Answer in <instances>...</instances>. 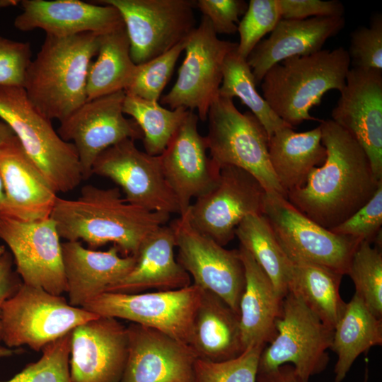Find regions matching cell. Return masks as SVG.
I'll use <instances>...</instances> for the list:
<instances>
[{"mask_svg":"<svg viewBox=\"0 0 382 382\" xmlns=\"http://www.w3.org/2000/svg\"><path fill=\"white\" fill-rule=\"evenodd\" d=\"M382 183L374 196L349 219L331 228L332 232L381 246Z\"/></svg>","mask_w":382,"mask_h":382,"instance_id":"42","label":"cell"},{"mask_svg":"<svg viewBox=\"0 0 382 382\" xmlns=\"http://www.w3.org/2000/svg\"><path fill=\"white\" fill-rule=\"evenodd\" d=\"M256 85L246 59L241 57L236 49L231 51L224 61L219 95L230 99L238 98L264 127L270 139L277 129L291 126L274 113L257 92Z\"/></svg>","mask_w":382,"mask_h":382,"instance_id":"34","label":"cell"},{"mask_svg":"<svg viewBox=\"0 0 382 382\" xmlns=\"http://www.w3.org/2000/svg\"><path fill=\"white\" fill-rule=\"evenodd\" d=\"M345 26L342 17L280 19L270 36L261 40L246 60L256 84L274 64L290 57L306 56L323 50L325 42Z\"/></svg>","mask_w":382,"mask_h":382,"instance_id":"24","label":"cell"},{"mask_svg":"<svg viewBox=\"0 0 382 382\" xmlns=\"http://www.w3.org/2000/svg\"><path fill=\"white\" fill-rule=\"evenodd\" d=\"M350 66L342 47L286 59L265 74L260 83L262 98L293 128L305 120H320L310 110L328 91L342 90Z\"/></svg>","mask_w":382,"mask_h":382,"instance_id":"4","label":"cell"},{"mask_svg":"<svg viewBox=\"0 0 382 382\" xmlns=\"http://www.w3.org/2000/svg\"><path fill=\"white\" fill-rule=\"evenodd\" d=\"M12 129L2 120H0V144L6 142L14 136Z\"/></svg>","mask_w":382,"mask_h":382,"instance_id":"48","label":"cell"},{"mask_svg":"<svg viewBox=\"0 0 382 382\" xmlns=\"http://www.w3.org/2000/svg\"><path fill=\"white\" fill-rule=\"evenodd\" d=\"M256 382H303L292 365L286 364L276 369L257 372Z\"/></svg>","mask_w":382,"mask_h":382,"instance_id":"47","label":"cell"},{"mask_svg":"<svg viewBox=\"0 0 382 382\" xmlns=\"http://www.w3.org/2000/svg\"><path fill=\"white\" fill-rule=\"evenodd\" d=\"M98 34L83 33L57 37L46 35L27 69L23 89L33 105L59 122L86 100L88 71L96 56Z\"/></svg>","mask_w":382,"mask_h":382,"instance_id":"3","label":"cell"},{"mask_svg":"<svg viewBox=\"0 0 382 382\" xmlns=\"http://www.w3.org/2000/svg\"><path fill=\"white\" fill-rule=\"evenodd\" d=\"M0 239L10 249L23 284L54 295L66 291L60 236L50 217L23 221L0 215Z\"/></svg>","mask_w":382,"mask_h":382,"instance_id":"16","label":"cell"},{"mask_svg":"<svg viewBox=\"0 0 382 382\" xmlns=\"http://www.w3.org/2000/svg\"><path fill=\"white\" fill-rule=\"evenodd\" d=\"M14 27L22 32L41 29L46 35L64 37L83 33L98 35L123 25L118 10L110 5L79 0H23Z\"/></svg>","mask_w":382,"mask_h":382,"instance_id":"23","label":"cell"},{"mask_svg":"<svg viewBox=\"0 0 382 382\" xmlns=\"http://www.w3.org/2000/svg\"><path fill=\"white\" fill-rule=\"evenodd\" d=\"M125 92L117 91L86 101L62 120L57 133L74 144L81 168L83 180L91 175L97 157L106 149L127 139H143V133L132 118L125 116Z\"/></svg>","mask_w":382,"mask_h":382,"instance_id":"17","label":"cell"},{"mask_svg":"<svg viewBox=\"0 0 382 382\" xmlns=\"http://www.w3.org/2000/svg\"><path fill=\"white\" fill-rule=\"evenodd\" d=\"M326 157L306 184L286 199L306 217L330 230L362 207L382 180L375 178L369 157L355 138L331 119L320 120Z\"/></svg>","mask_w":382,"mask_h":382,"instance_id":"1","label":"cell"},{"mask_svg":"<svg viewBox=\"0 0 382 382\" xmlns=\"http://www.w3.org/2000/svg\"><path fill=\"white\" fill-rule=\"evenodd\" d=\"M333 108L332 120L349 132L369 158L373 173L382 180V71L349 69Z\"/></svg>","mask_w":382,"mask_h":382,"instance_id":"18","label":"cell"},{"mask_svg":"<svg viewBox=\"0 0 382 382\" xmlns=\"http://www.w3.org/2000/svg\"><path fill=\"white\" fill-rule=\"evenodd\" d=\"M98 317L71 306L62 295L22 283L2 306V341L8 348L26 345L36 352Z\"/></svg>","mask_w":382,"mask_h":382,"instance_id":"7","label":"cell"},{"mask_svg":"<svg viewBox=\"0 0 382 382\" xmlns=\"http://www.w3.org/2000/svg\"><path fill=\"white\" fill-rule=\"evenodd\" d=\"M137 66L131 58L125 25L100 35L96 59L88 71L87 100L125 91L134 79Z\"/></svg>","mask_w":382,"mask_h":382,"instance_id":"31","label":"cell"},{"mask_svg":"<svg viewBox=\"0 0 382 382\" xmlns=\"http://www.w3.org/2000/svg\"><path fill=\"white\" fill-rule=\"evenodd\" d=\"M120 12L136 65L168 52L196 28L194 0H98Z\"/></svg>","mask_w":382,"mask_h":382,"instance_id":"11","label":"cell"},{"mask_svg":"<svg viewBox=\"0 0 382 382\" xmlns=\"http://www.w3.org/2000/svg\"><path fill=\"white\" fill-rule=\"evenodd\" d=\"M347 274L355 294L378 318H382V253L378 246L361 241L355 249Z\"/></svg>","mask_w":382,"mask_h":382,"instance_id":"36","label":"cell"},{"mask_svg":"<svg viewBox=\"0 0 382 382\" xmlns=\"http://www.w3.org/2000/svg\"><path fill=\"white\" fill-rule=\"evenodd\" d=\"M280 19L277 0H250L238 25L240 41L237 53L247 59L261 39L274 29Z\"/></svg>","mask_w":382,"mask_h":382,"instance_id":"40","label":"cell"},{"mask_svg":"<svg viewBox=\"0 0 382 382\" xmlns=\"http://www.w3.org/2000/svg\"><path fill=\"white\" fill-rule=\"evenodd\" d=\"M382 344V318L354 293L333 329L330 349L337 354L334 382H342L357 358Z\"/></svg>","mask_w":382,"mask_h":382,"instance_id":"30","label":"cell"},{"mask_svg":"<svg viewBox=\"0 0 382 382\" xmlns=\"http://www.w3.org/2000/svg\"><path fill=\"white\" fill-rule=\"evenodd\" d=\"M237 42L220 40L204 16L188 36L185 57L177 80L161 103L171 110L178 108L197 112L207 120L211 104L219 95L226 56L236 49Z\"/></svg>","mask_w":382,"mask_h":382,"instance_id":"12","label":"cell"},{"mask_svg":"<svg viewBox=\"0 0 382 382\" xmlns=\"http://www.w3.org/2000/svg\"><path fill=\"white\" fill-rule=\"evenodd\" d=\"M50 218L66 241L81 240L91 248L111 243L122 256H135L142 242L166 224L170 214L127 202L119 187L86 185L76 199L58 197Z\"/></svg>","mask_w":382,"mask_h":382,"instance_id":"2","label":"cell"},{"mask_svg":"<svg viewBox=\"0 0 382 382\" xmlns=\"http://www.w3.org/2000/svg\"><path fill=\"white\" fill-rule=\"evenodd\" d=\"M0 119L57 193L70 192L81 183V168L74 144L60 137L23 87L0 86Z\"/></svg>","mask_w":382,"mask_h":382,"instance_id":"5","label":"cell"},{"mask_svg":"<svg viewBox=\"0 0 382 382\" xmlns=\"http://www.w3.org/2000/svg\"><path fill=\"white\" fill-rule=\"evenodd\" d=\"M21 1L15 0H0V8H6L11 6H16L20 4Z\"/></svg>","mask_w":382,"mask_h":382,"instance_id":"50","label":"cell"},{"mask_svg":"<svg viewBox=\"0 0 382 382\" xmlns=\"http://www.w3.org/2000/svg\"><path fill=\"white\" fill-rule=\"evenodd\" d=\"M198 116L192 110L159 155L162 170L175 194L183 215L197 198L216 184L220 169L207 154L205 137L197 128Z\"/></svg>","mask_w":382,"mask_h":382,"instance_id":"20","label":"cell"},{"mask_svg":"<svg viewBox=\"0 0 382 382\" xmlns=\"http://www.w3.org/2000/svg\"><path fill=\"white\" fill-rule=\"evenodd\" d=\"M248 4L243 0H198L197 7L218 34H234L238 31L239 17L245 14Z\"/></svg>","mask_w":382,"mask_h":382,"instance_id":"44","label":"cell"},{"mask_svg":"<svg viewBox=\"0 0 382 382\" xmlns=\"http://www.w3.org/2000/svg\"><path fill=\"white\" fill-rule=\"evenodd\" d=\"M71 332L47 345L41 357L8 381L0 382H72L69 359Z\"/></svg>","mask_w":382,"mask_h":382,"instance_id":"38","label":"cell"},{"mask_svg":"<svg viewBox=\"0 0 382 382\" xmlns=\"http://www.w3.org/2000/svg\"><path fill=\"white\" fill-rule=\"evenodd\" d=\"M207 120L205 141L209 158L216 167L241 168L255 177L265 192L286 198L270 163L267 134L251 112H241L233 99L218 95Z\"/></svg>","mask_w":382,"mask_h":382,"instance_id":"6","label":"cell"},{"mask_svg":"<svg viewBox=\"0 0 382 382\" xmlns=\"http://www.w3.org/2000/svg\"><path fill=\"white\" fill-rule=\"evenodd\" d=\"M92 174L108 178L123 190L127 202L149 212L180 214L177 198L164 176L159 156L139 150L134 141L122 140L96 159Z\"/></svg>","mask_w":382,"mask_h":382,"instance_id":"15","label":"cell"},{"mask_svg":"<svg viewBox=\"0 0 382 382\" xmlns=\"http://www.w3.org/2000/svg\"><path fill=\"white\" fill-rule=\"evenodd\" d=\"M347 51L351 68L382 71V15H372L369 27L361 26L350 35Z\"/></svg>","mask_w":382,"mask_h":382,"instance_id":"41","label":"cell"},{"mask_svg":"<svg viewBox=\"0 0 382 382\" xmlns=\"http://www.w3.org/2000/svg\"><path fill=\"white\" fill-rule=\"evenodd\" d=\"M342 274L312 263H292L288 292L301 300L324 324L334 329L346 303L340 294Z\"/></svg>","mask_w":382,"mask_h":382,"instance_id":"32","label":"cell"},{"mask_svg":"<svg viewBox=\"0 0 382 382\" xmlns=\"http://www.w3.org/2000/svg\"><path fill=\"white\" fill-rule=\"evenodd\" d=\"M127 354V327L98 316L71 331L72 382H120Z\"/></svg>","mask_w":382,"mask_h":382,"instance_id":"21","label":"cell"},{"mask_svg":"<svg viewBox=\"0 0 382 382\" xmlns=\"http://www.w3.org/2000/svg\"><path fill=\"white\" fill-rule=\"evenodd\" d=\"M235 236L272 282L283 298L288 293L292 262L289 260L262 214L246 216L238 224Z\"/></svg>","mask_w":382,"mask_h":382,"instance_id":"33","label":"cell"},{"mask_svg":"<svg viewBox=\"0 0 382 382\" xmlns=\"http://www.w3.org/2000/svg\"><path fill=\"white\" fill-rule=\"evenodd\" d=\"M264 347L248 348L238 357L223 361L197 358L192 382H256L260 356Z\"/></svg>","mask_w":382,"mask_h":382,"instance_id":"39","label":"cell"},{"mask_svg":"<svg viewBox=\"0 0 382 382\" xmlns=\"http://www.w3.org/2000/svg\"><path fill=\"white\" fill-rule=\"evenodd\" d=\"M198 359L223 361L243 352L240 316L216 294L202 289L190 342Z\"/></svg>","mask_w":382,"mask_h":382,"instance_id":"28","label":"cell"},{"mask_svg":"<svg viewBox=\"0 0 382 382\" xmlns=\"http://www.w3.org/2000/svg\"><path fill=\"white\" fill-rule=\"evenodd\" d=\"M5 200L0 215L23 221L50 217L57 192L14 135L0 144Z\"/></svg>","mask_w":382,"mask_h":382,"instance_id":"22","label":"cell"},{"mask_svg":"<svg viewBox=\"0 0 382 382\" xmlns=\"http://www.w3.org/2000/svg\"><path fill=\"white\" fill-rule=\"evenodd\" d=\"M262 215L292 263L316 264L347 274L361 240L322 227L275 192H265Z\"/></svg>","mask_w":382,"mask_h":382,"instance_id":"9","label":"cell"},{"mask_svg":"<svg viewBox=\"0 0 382 382\" xmlns=\"http://www.w3.org/2000/svg\"><path fill=\"white\" fill-rule=\"evenodd\" d=\"M368 380H369V368H368V366L366 365V369H365V374H364V378L363 382H368Z\"/></svg>","mask_w":382,"mask_h":382,"instance_id":"52","label":"cell"},{"mask_svg":"<svg viewBox=\"0 0 382 382\" xmlns=\"http://www.w3.org/2000/svg\"><path fill=\"white\" fill-rule=\"evenodd\" d=\"M69 303L83 307L122 279L134 267L135 256H122L113 245L100 251L84 248L80 241L62 243Z\"/></svg>","mask_w":382,"mask_h":382,"instance_id":"25","label":"cell"},{"mask_svg":"<svg viewBox=\"0 0 382 382\" xmlns=\"http://www.w3.org/2000/svg\"><path fill=\"white\" fill-rule=\"evenodd\" d=\"M127 354L120 382H192V348L156 329L131 323Z\"/></svg>","mask_w":382,"mask_h":382,"instance_id":"19","label":"cell"},{"mask_svg":"<svg viewBox=\"0 0 382 382\" xmlns=\"http://www.w3.org/2000/svg\"><path fill=\"white\" fill-rule=\"evenodd\" d=\"M13 259L6 249L0 253V342L2 341V306L19 289L23 283L16 270L13 269Z\"/></svg>","mask_w":382,"mask_h":382,"instance_id":"46","label":"cell"},{"mask_svg":"<svg viewBox=\"0 0 382 382\" xmlns=\"http://www.w3.org/2000/svg\"><path fill=\"white\" fill-rule=\"evenodd\" d=\"M31 56L30 42L0 35V86L23 87Z\"/></svg>","mask_w":382,"mask_h":382,"instance_id":"43","label":"cell"},{"mask_svg":"<svg viewBox=\"0 0 382 382\" xmlns=\"http://www.w3.org/2000/svg\"><path fill=\"white\" fill-rule=\"evenodd\" d=\"M188 37L172 49L148 62L139 64L126 94L146 100L158 102L170 80Z\"/></svg>","mask_w":382,"mask_h":382,"instance_id":"37","label":"cell"},{"mask_svg":"<svg viewBox=\"0 0 382 382\" xmlns=\"http://www.w3.org/2000/svg\"><path fill=\"white\" fill-rule=\"evenodd\" d=\"M275 330L274 337L262 350L258 372L289 364L303 382H308L326 368L333 329L290 292L283 299Z\"/></svg>","mask_w":382,"mask_h":382,"instance_id":"8","label":"cell"},{"mask_svg":"<svg viewBox=\"0 0 382 382\" xmlns=\"http://www.w3.org/2000/svg\"><path fill=\"white\" fill-rule=\"evenodd\" d=\"M22 350L23 349L21 348L12 349L0 345V358L11 357L14 354H21Z\"/></svg>","mask_w":382,"mask_h":382,"instance_id":"49","label":"cell"},{"mask_svg":"<svg viewBox=\"0 0 382 382\" xmlns=\"http://www.w3.org/2000/svg\"><path fill=\"white\" fill-rule=\"evenodd\" d=\"M293 129H279L269 139L270 163L286 195L303 187L312 170L326 157L319 125L303 132H296Z\"/></svg>","mask_w":382,"mask_h":382,"instance_id":"29","label":"cell"},{"mask_svg":"<svg viewBox=\"0 0 382 382\" xmlns=\"http://www.w3.org/2000/svg\"><path fill=\"white\" fill-rule=\"evenodd\" d=\"M282 19L302 20L314 17H342L345 6L337 0H277Z\"/></svg>","mask_w":382,"mask_h":382,"instance_id":"45","label":"cell"},{"mask_svg":"<svg viewBox=\"0 0 382 382\" xmlns=\"http://www.w3.org/2000/svg\"><path fill=\"white\" fill-rule=\"evenodd\" d=\"M122 110L141 129L145 152L151 156H159L164 151L190 110L182 107L167 109L158 102L125 93Z\"/></svg>","mask_w":382,"mask_h":382,"instance_id":"35","label":"cell"},{"mask_svg":"<svg viewBox=\"0 0 382 382\" xmlns=\"http://www.w3.org/2000/svg\"><path fill=\"white\" fill-rule=\"evenodd\" d=\"M5 200V193L3 182L0 175V209H1Z\"/></svg>","mask_w":382,"mask_h":382,"instance_id":"51","label":"cell"},{"mask_svg":"<svg viewBox=\"0 0 382 382\" xmlns=\"http://www.w3.org/2000/svg\"><path fill=\"white\" fill-rule=\"evenodd\" d=\"M245 284L239 303L240 326L244 351L265 346L274 337L275 324L280 314L283 297L251 254L240 245Z\"/></svg>","mask_w":382,"mask_h":382,"instance_id":"27","label":"cell"},{"mask_svg":"<svg viewBox=\"0 0 382 382\" xmlns=\"http://www.w3.org/2000/svg\"><path fill=\"white\" fill-rule=\"evenodd\" d=\"M202 292L193 284L148 293L104 292L82 308L98 316L125 319L156 329L190 346Z\"/></svg>","mask_w":382,"mask_h":382,"instance_id":"10","label":"cell"},{"mask_svg":"<svg viewBox=\"0 0 382 382\" xmlns=\"http://www.w3.org/2000/svg\"><path fill=\"white\" fill-rule=\"evenodd\" d=\"M172 228L161 226L142 242L129 273L105 292L135 294L149 289L165 291L190 286V276L175 258Z\"/></svg>","mask_w":382,"mask_h":382,"instance_id":"26","label":"cell"},{"mask_svg":"<svg viewBox=\"0 0 382 382\" xmlns=\"http://www.w3.org/2000/svg\"><path fill=\"white\" fill-rule=\"evenodd\" d=\"M177 261L192 277L193 284L211 291L239 314L245 284V268L238 250H227L191 224L187 211L170 224Z\"/></svg>","mask_w":382,"mask_h":382,"instance_id":"13","label":"cell"},{"mask_svg":"<svg viewBox=\"0 0 382 382\" xmlns=\"http://www.w3.org/2000/svg\"><path fill=\"white\" fill-rule=\"evenodd\" d=\"M265 191L248 172L233 166L220 168L216 185L196 198L187 210L192 226L221 246L235 236L246 216L262 214Z\"/></svg>","mask_w":382,"mask_h":382,"instance_id":"14","label":"cell"}]
</instances>
